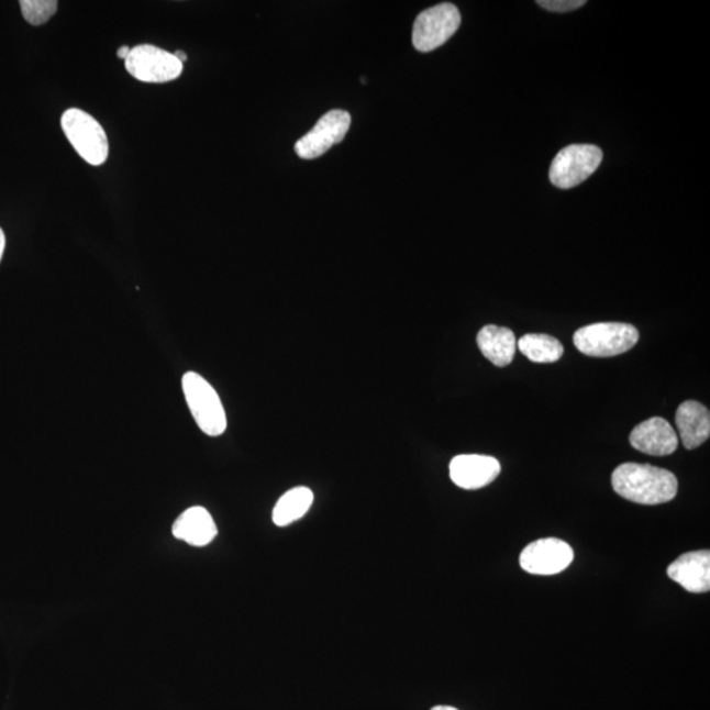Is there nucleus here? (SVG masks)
<instances>
[{
	"label": "nucleus",
	"instance_id": "8",
	"mask_svg": "<svg viewBox=\"0 0 710 710\" xmlns=\"http://www.w3.org/2000/svg\"><path fill=\"white\" fill-rule=\"evenodd\" d=\"M351 124L350 112L332 110L325 113L318 124L295 144V152L303 159L319 158L332 146L343 142Z\"/></svg>",
	"mask_w": 710,
	"mask_h": 710
},
{
	"label": "nucleus",
	"instance_id": "2",
	"mask_svg": "<svg viewBox=\"0 0 710 710\" xmlns=\"http://www.w3.org/2000/svg\"><path fill=\"white\" fill-rule=\"evenodd\" d=\"M637 328L625 323H598L580 328L574 334L576 350L588 357H615L639 343Z\"/></svg>",
	"mask_w": 710,
	"mask_h": 710
},
{
	"label": "nucleus",
	"instance_id": "3",
	"mask_svg": "<svg viewBox=\"0 0 710 710\" xmlns=\"http://www.w3.org/2000/svg\"><path fill=\"white\" fill-rule=\"evenodd\" d=\"M182 388L187 406L200 431L211 437L223 434L226 429V414L218 392L209 381L202 375L190 371L184 375Z\"/></svg>",
	"mask_w": 710,
	"mask_h": 710
},
{
	"label": "nucleus",
	"instance_id": "1",
	"mask_svg": "<svg viewBox=\"0 0 710 710\" xmlns=\"http://www.w3.org/2000/svg\"><path fill=\"white\" fill-rule=\"evenodd\" d=\"M615 493L642 506H658L675 499L678 479L665 468L652 465L624 464L612 475Z\"/></svg>",
	"mask_w": 710,
	"mask_h": 710
},
{
	"label": "nucleus",
	"instance_id": "15",
	"mask_svg": "<svg viewBox=\"0 0 710 710\" xmlns=\"http://www.w3.org/2000/svg\"><path fill=\"white\" fill-rule=\"evenodd\" d=\"M477 343L481 354L495 366L506 367L512 364L518 344L509 328L486 325L478 333Z\"/></svg>",
	"mask_w": 710,
	"mask_h": 710
},
{
	"label": "nucleus",
	"instance_id": "23",
	"mask_svg": "<svg viewBox=\"0 0 710 710\" xmlns=\"http://www.w3.org/2000/svg\"><path fill=\"white\" fill-rule=\"evenodd\" d=\"M432 710H458V709L454 707H448V706H437V707H434Z\"/></svg>",
	"mask_w": 710,
	"mask_h": 710
},
{
	"label": "nucleus",
	"instance_id": "7",
	"mask_svg": "<svg viewBox=\"0 0 710 710\" xmlns=\"http://www.w3.org/2000/svg\"><path fill=\"white\" fill-rule=\"evenodd\" d=\"M126 71L142 82L166 84L177 79L184 71L173 53L166 52L154 45H137L131 49L125 59Z\"/></svg>",
	"mask_w": 710,
	"mask_h": 710
},
{
	"label": "nucleus",
	"instance_id": "4",
	"mask_svg": "<svg viewBox=\"0 0 710 710\" xmlns=\"http://www.w3.org/2000/svg\"><path fill=\"white\" fill-rule=\"evenodd\" d=\"M62 126L74 149L87 164L99 166L109 158V138L90 113L78 109L65 111Z\"/></svg>",
	"mask_w": 710,
	"mask_h": 710
},
{
	"label": "nucleus",
	"instance_id": "5",
	"mask_svg": "<svg viewBox=\"0 0 710 710\" xmlns=\"http://www.w3.org/2000/svg\"><path fill=\"white\" fill-rule=\"evenodd\" d=\"M601 160L602 152L596 145H569L555 156L548 176L558 189H573L591 177Z\"/></svg>",
	"mask_w": 710,
	"mask_h": 710
},
{
	"label": "nucleus",
	"instance_id": "22",
	"mask_svg": "<svg viewBox=\"0 0 710 710\" xmlns=\"http://www.w3.org/2000/svg\"><path fill=\"white\" fill-rule=\"evenodd\" d=\"M174 56H176V57H177V59H178V62H179L180 64H184V63L186 62V59H187V55H186V53L180 52V51H178V52L174 53Z\"/></svg>",
	"mask_w": 710,
	"mask_h": 710
},
{
	"label": "nucleus",
	"instance_id": "6",
	"mask_svg": "<svg viewBox=\"0 0 710 710\" xmlns=\"http://www.w3.org/2000/svg\"><path fill=\"white\" fill-rule=\"evenodd\" d=\"M461 13L452 3H441L421 12L414 22L412 42L419 52H432L444 45L461 25Z\"/></svg>",
	"mask_w": 710,
	"mask_h": 710
},
{
	"label": "nucleus",
	"instance_id": "10",
	"mask_svg": "<svg viewBox=\"0 0 710 710\" xmlns=\"http://www.w3.org/2000/svg\"><path fill=\"white\" fill-rule=\"evenodd\" d=\"M498 459L479 454H462L451 462V478L464 490H479L491 485L500 475Z\"/></svg>",
	"mask_w": 710,
	"mask_h": 710
},
{
	"label": "nucleus",
	"instance_id": "21",
	"mask_svg": "<svg viewBox=\"0 0 710 710\" xmlns=\"http://www.w3.org/2000/svg\"><path fill=\"white\" fill-rule=\"evenodd\" d=\"M4 249H5V236H4V232L2 231V228H0V260H2L3 258Z\"/></svg>",
	"mask_w": 710,
	"mask_h": 710
},
{
	"label": "nucleus",
	"instance_id": "20",
	"mask_svg": "<svg viewBox=\"0 0 710 710\" xmlns=\"http://www.w3.org/2000/svg\"><path fill=\"white\" fill-rule=\"evenodd\" d=\"M130 53H131L130 46H122V48L118 51V57L124 59L125 62V59L129 58Z\"/></svg>",
	"mask_w": 710,
	"mask_h": 710
},
{
	"label": "nucleus",
	"instance_id": "12",
	"mask_svg": "<svg viewBox=\"0 0 710 710\" xmlns=\"http://www.w3.org/2000/svg\"><path fill=\"white\" fill-rule=\"evenodd\" d=\"M669 579L692 593L709 592L710 589V553L692 552L680 555L667 569Z\"/></svg>",
	"mask_w": 710,
	"mask_h": 710
},
{
	"label": "nucleus",
	"instance_id": "19",
	"mask_svg": "<svg viewBox=\"0 0 710 710\" xmlns=\"http://www.w3.org/2000/svg\"><path fill=\"white\" fill-rule=\"evenodd\" d=\"M537 4L553 12H569L580 9L586 0H539Z\"/></svg>",
	"mask_w": 710,
	"mask_h": 710
},
{
	"label": "nucleus",
	"instance_id": "18",
	"mask_svg": "<svg viewBox=\"0 0 710 710\" xmlns=\"http://www.w3.org/2000/svg\"><path fill=\"white\" fill-rule=\"evenodd\" d=\"M19 4L24 19L32 25L49 22L58 9L56 0H22Z\"/></svg>",
	"mask_w": 710,
	"mask_h": 710
},
{
	"label": "nucleus",
	"instance_id": "9",
	"mask_svg": "<svg viewBox=\"0 0 710 710\" xmlns=\"http://www.w3.org/2000/svg\"><path fill=\"white\" fill-rule=\"evenodd\" d=\"M574 552L572 546L558 539H544L532 542L520 555V565L524 572L533 575H555L572 565Z\"/></svg>",
	"mask_w": 710,
	"mask_h": 710
},
{
	"label": "nucleus",
	"instance_id": "14",
	"mask_svg": "<svg viewBox=\"0 0 710 710\" xmlns=\"http://www.w3.org/2000/svg\"><path fill=\"white\" fill-rule=\"evenodd\" d=\"M676 426L683 445L688 451L701 446L710 435V414L706 406L699 401H685L676 412Z\"/></svg>",
	"mask_w": 710,
	"mask_h": 710
},
{
	"label": "nucleus",
	"instance_id": "11",
	"mask_svg": "<svg viewBox=\"0 0 710 710\" xmlns=\"http://www.w3.org/2000/svg\"><path fill=\"white\" fill-rule=\"evenodd\" d=\"M631 445L635 451L665 457L676 452L679 445L678 434L667 420L652 418L635 426L631 433Z\"/></svg>",
	"mask_w": 710,
	"mask_h": 710
},
{
	"label": "nucleus",
	"instance_id": "13",
	"mask_svg": "<svg viewBox=\"0 0 710 710\" xmlns=\"http://www.w3.org/2000/svg\"><path fill=\"white\" fill-rule=\"evenodd\" d=\"M174 537L192 546H206L218 535L212 515L203 507H192L179 515L173 525Z\"/></svg>",
	"mask_w": 710,
	"mask_h": 710
},
{
	"label": "nucleus",
	"instance_id": "16",
	"mask_svg": "<svg viewBox=\"0 0 710 710\" xmlns=\"http://www.w3.org/2000/svg\"><path fill=\"white\" fill-rule=\"evenodd\" d=\"M313 492L307 487H297L287 491L277 502L273 521L277 526H287L300 520L313 504Z\"/></svg>",
	"mask_w": 710,
	"mask_h": 710
},
{
	"label": "nucleus",
	"instance_id": "17",
	"mask_svg": "<svg viewBox=\"0 0 710 710\" xmlns=\"http://www.w3.org/2000/svg\"><path fill=\"white\" fill-rule=\"evenodd\" d=\"M518 346L520 352L535 364H553L565 353L564 345L547 334L529 333L519 340Z\"/></svg>",
	"mask_w": 710,
	"mask_h": 710
}]
</instances>
